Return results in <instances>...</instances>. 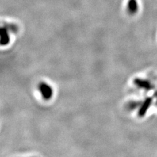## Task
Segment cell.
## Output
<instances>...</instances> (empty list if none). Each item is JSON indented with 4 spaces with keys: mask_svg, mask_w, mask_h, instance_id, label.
<instances>
[{
    "mask_svg": "<svg viewBox=\"0 0 157 157\" xmlns=\"http://www.w3.org/2000/svg\"><path fill=\"white\" fill-rule=\"evenodd\" d=\"M138 85L140 86L141 88H145V90H150L152 88V85H151V83H149L148 81H138Z\"/></svg>",
    "mask_w": 157,
    "mask_h": 157,
    "instance_id": "cell-1",
    "label": "cell"
},
{
    "mask_svg": "<svg viewBox=\"0 0 157 157\" xmlns=\"http://www.w3.org/2000/svg\"><path fill=\"white\" fill-rule=\"evenodd\" d=\"M41 91H43V95H45L46 97H48V96L51 94V90H50V88H48V86L43 85L41 86Z\"/></svg>",
    "mask_w": 157,
    "mask_h": 157,
    "instance_id": "cell-2",
    "label": "cell"
}]
</instances>
